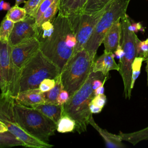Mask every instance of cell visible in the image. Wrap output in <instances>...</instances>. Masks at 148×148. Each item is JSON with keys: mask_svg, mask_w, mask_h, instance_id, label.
Here are the masks:
<instances>
[{"mask_svg": "<svg viewBox=\"0 0 148 148\" xmlns=\"http://www.w3.org/2000/svg\"><path fill=\"white\" fill-rule=\"evenodd\" d=\"M51 35L40 43V51L60 69L72 56L76 45L75 33L69 17L58 14L53 21Z\"/></svg>", "mask_w": 148, "mask_h": 148, "instance_id": "cell-1", "label": "cell"}, {"mask_svg": "<svg viewBox=\"0 0 148 148\" xmlns=\"http://www.w3.org/2000/svg\"><path fill=\"white\" fill-rule=\"evenodd\" d=\"M105 75L101 72L90 73L84 84L72 95L68 101L62 105V115H66L73 119L76 123L75 131L81 134L86 131L92 113L90 109V104L95 96L92 83L96 79H105Z\"/></svg>", "mask_w": 148, "mask_h": 148, "instance_id": "cell-2", "label": "cell"}, {"mask_svg": "<svg viewBox=\"0 0 148 148\" xmlns=\"http://www.w3.org/2000/svg\"><path fill=\"white\" fill-rule=\"evenodd\" d=\"M60 73L61 69L39 50L21 70L19 92L37 88L43 80L56 79Z\"/></svg>", "mask_w": 148, "mask_h": 148, "instance_id": "cell-3", "label": "cell"}, {"mask_svg": "<svg viewBox=\"0 0 148 148\" xmlns=\"http://www.w3.org/2000/svg\"><path fill=\"white\" fill-rule=\"evenodd\" d=\"M14 110L20 125L31 135L49 143V138L54 135L56 124L32 107L14 102Z\"/></svg>", "mask_w": 148, "mask_h": 148, "instance_id": "cell-4", "label": "cell"}, {"mask_svg": "<svg viewBox=\"0 0 148 148\" xmlns=\"http://www.w3.org/2000/svg\"><path fill=\"white\" fill-rule=\"evenodd\" d=\"M121 46L123 53L120 58L119 71L123 81L125 98L130 99L132 90V65L136 57L137 44L139 39L131 29L130 20L127 14L121 18Z\"/></svg>", "mask_w": 148, "mask_h": 148, "instance_id": "cell-5", "label": "cell"}, {"mask_svg": "<svg viewBox=\"0 0 148 148\" xmlns=\"http://www.w3.org/2000/svg\"><path fill=\"white\" fill-rule=\"evenodd\" d=\"M94 60L86 49L72 55L60 73L64 88L72 95L86 82L92 71Z\"/></svg>", "mask_w": 148, "mask_h": 148, "instance_id": "cell-6", "label": "cell"}, {"mask_svg": "<svg viewBox=\"0 0 148 148\" xmlns=\"http://www.w3.org/2000/svg\"><path fill=\"white\" fill-rule=\"evenodd\" d=\"M15 99L8 93L0 94V121L7 127L8 131L20 139L24 147L32 148H50L53 145L42 142L28 133L17 121L14 110Z\"/></svg>", "mask_w": 148, "mask_h": 148, "instance_id": "cell-7", "label": "cell"}, {"mask_svg": "<svg viewBox=\"0 0 148 148\" xmlns=\"http://www.w3.org/2000/svg\"><path fill=\"white\" fill-rule=\"evenodd\" d=\"M131 0H114L97 23L84 49L94 60L97 50L113 24L125 14Z\"/></svg>", "mask_w": 148, "mask_h": 148, "instance_id": "cell-8", "label": "cell"}, {"mask_svg": "<svg viewBox=\"0 0 148 148\" xmlns=\"http://www.w3.org/2000/svg\"><path fill=\"white\" fill-rule=\"evenodd\" d=\"M112 2L97 12L91 14L82 13L69 17L73 25L76 40L72 55L84 49L97 23Z\"/></svg>", "mask_w": 148, "mask_h": 148, "instance_id": "cell-9", "label": "cell"}, {"mask_svg": "<svg viewBox=\"0 0 148 148\" xmlns=\"http://www.w3.org/2000/svg\"><path fill=\"white\" fill-rule=\"evenodd\" d=\"M0 63L5 90L14 97L19 92L20 73L14 66L11 57V46L9 42H0Z\"/></svg>", "mask_w": 148, "mask_h": 148, "instance_id": "cell-10", "label": "cell"}, {"mask_svg": "<svg viewBox=\"0 0 148 148\" xmlns=\"http://www.w3.org/2000/svg\"><path fill=\"white\" fill-rule=\"evenodd\" d=\"M40 50V42L37 38H32L11 46L12 62L20 73L25 63Z\"/></svg>", "mask_w": 148, "mask_h": 148, "instance_id": "cell-11", "label": "cell"}, {"mask_svg": "<svg viewBox=\"0 0 148 148\" xmlns=\"http://www.w3.org/2000/svg\"><path fill=\"white\" fill-rule=\"evenodd\" d=\"M38 34L39 28L36 25L35 18L27 15L24 20L14 23L9 43L13 46L25 40L37 38Z\"/></svg>", "mask_w": 148, "mask_h": 148, "instance_id": "cell-12", "label": "cell"}, {"mask_svg": "<svg viewBox=\"0 0 148 148\" xmlns=\"http://www.w3.org/2000/svg\"><path fill=\"white\" fill-rule=\"evenodd\" d=\"M121 37V18L117 20L108 30L103 38L102 43L104 45L105 51L114 53L120 45Z\"/></svg>", "mask_w": 148, "mask_h": 148, "instance_id": "cell-13", "label": "cell"}, {"mask_svg": "<svg viewBox=\"0 0 148 148\" xmlns=\"http://www.w3.org/2000/svg\"><path fill=\"white\" fill-rule=\"evenodd\" d=\"M15 101L23 105L34 107L46 103L43 92L39 88L27 90L19 92L14 97Z\"/></svg>", "mask_w": 148, "mask_h": 148, "instance_id": "cell-14", "label": "cell"}, {"mask_svg": "<svg viewBox=\"0 0 148 148\" xmlns=\"http://www.w3.org/2000/svg\"><path fill=\"white\" fill-rule=\"evenodd\" d=\"M119 65L115 62L113 53L104 51L103 53L94 62L92 71L101 72L103 75H107L109 71L111 70L119 71Z\"/></svg>", "mask_w": 148, "mask_h": 148, "instance_id": "cell-15", "label": "cell"}, {"mask_svg": "<svg viewBox=\"0 0 148 148\" xmlns=\"http://www.w3.org/2000/svg\"><path fill=\"white\" fill-rule=\"evenodd\" d=\"M88 0H60L58 14L71 17L83 12Z\"/></svg>", "mask_w": 148, "mask_h": 148, "instance_id": "cell-16", "label": "cell"}, {"mask_svg": "<svg viewBox=\"0 0 148 148\" xmlns=\"http://www.w3.org/2000/svg\"><path fill=\"white\" fill-rule=\"evenodd\" d=\"M89 124L96 130L99 135L103 138L105 142V145L107 147L109 148H122L124 145L122 143L119 135H116L109 132L108 131L101 128L94 121L93 117L90 120Z\"/></svg>", "mask_w": 148, "mask_h": 148, "instance_id": "cell-17", "label": "cell"}, {"mask_svg": "<svg viewBox=\"0 0 148 148\" xmlns=\"http://www.w3.org/2000/svg\"><path fill=\"white\" fill-rule=\"evenodd\" d=\"M33 108L51 120L56 124L57 123L58 120L62 116V105L45 103Z\"/></svg>", "mask_w": 148, "mask_h": 148, "instance_id": "cell-18", "label": "cell"}, {"mask_svg": "<svg viewBox=\"0 0 148 148\" xmlns=\"http://www.w3.org/2000/svg\"><path fill=\"white\" fill-rule=\"evenodd\" d=\"M119 136L121 139L132 143L133 145H135L140 141L148 140V127L131 133H123L120 132Z\"/></svg>", "mask_w": 148, "mask_h": 148, "instance_id": "cell-19", "label": "cell"}, {"mask_svg": "<svg viewBox=\"0 0 148 148\" xmlns=\"http://www.w3.org/2000/svg\"><path fill=\"white\" fill-rule=\"evenodd\" d=\"M64 88L63 85L61 80L60 74L56 78V84L50 90L43 92V97L46 103L51 104L57 105V97L61 91Z\"/></svg>", "mask_w": 148, "mask_h": 148, "instance_id": "cell-20", "label": "cell"}, {"mask_svg": "<svg viewBox=\"0 0 148 148\" xmlns=\"http://www.w3.org/2000/svg\"><path fill=\"white\" fill-rule=\"evenodd\" d=\"M24 146V143L9 131L0 132V147Z\"/></svg>", "mask_w": 148, "mask_h": 148, "instance_id": "cell-21", "label": "cell"}, {"mask_svg": "<svg viewBox=\"0 0 148 148\" xmlns=\"http://www.w3.org/2000/svg\"><path fill=\"white\" fill-rule=\"evenodd\" d=\"M76 123L75 120L66 115H62L56 124V130L60 133L75 131Z\"/></svg>", "mask_w": 148, "mask_h": 148, "instance_id": "cell-22", "label": "cell"}, {"mask_svg": "<svg viewBox=\"0 0 148 148\" xmlns=\"http://www.w3.org/2000/svg\"><path fill=\"white\" fill-rule=\"evenodd\" d=\"M60 1V0H54L51 5L46 9L37 24V26L38 27L45 23L53 22L59 10Z\"/></svg>", "mask_w": 148, "mask_h": 148, "instance_id": "cell-23", "label": "cell"}, {"mask_svg": "<svg viewBox=\"0 0 148 148\" xmlns=\"http://www.w3.org/2000/svg\"><path fill=\"white\" fill-rule=\"evenodd\" d=\"M113 1L114 0H88L83 13L91 14L97 12L102 10Z\"/></svg>", "mask_w": 148, "mask_h": 148, "instance_id": "cell-24", "label": "cell"}, {"mask_svg": "<svg viewBox=\"0 0 148 148\" xmlns=\"http://www.w3.org/2000/svg\"><path fill=\"white\" fill-rule=\"evenodd\" d=\"M14 25V22L8 19L6 17L3 18L0 25V42H9Z\"/></svg>", "mask_w": 148, "mask_h": 148, "instance_id": "cell-25", "label": "cell"}, {"mask_svg": "<svg viewBox=\"0 0 148 148\" xmlns=\"http://www.w3.org/2000/svg\"><path fill=\"white\" fill-rule=\"evenodd\" d=\"M27 16V12L24 8L15 5L8 10L5 17L15 23L24 20Z\"/></svg>", "mask_w": 148, "mask_h": 148, "instance_id": "cell-26", "label": "cell"}, {"mask_svg": "<svg viewBox=\"0 0 148 148\" xmlns=\"http://www.w3.org/2000/svg\"><path fill=\"white\" fill-rule=\"evenodd\" d=\"M45 0H27L25 1L24 8L27 15L35 18L38 10Z\"/></svg>", "mask_w": 148, "mask_h": 148, "instance_id": "cell-27", "label": "cell"}, {"mask_svg": "<svg viewBox=\"0 0 148 148\" xmlns=\"http://www.w3.org/2000/svg\"><path fill=\"white\" fill-rule=\"evenodd\" d=\"M143 61V58L140 57H136L134 60L132 65V80L131 84V89L133 88L134 83L139 75L142 64Z\"/></svg>", "mask_w": 148, "mask_h": 148, "instance_id": "cell-28", "label": "cell"}, {"mask_svg": "<svg viewBox=\"0 0 148 148\" xmlns=\"http://www.w3.org/2000/svg\"><path fill=\"white\" fill-rule=\"evenodd\" d=\"M136 57H142L144 60L148 59V44L145 41L139 40L137 44Z\"/></svg>", "mask_w": 148, "mask_h": 148, "instance_id": "cell-29", "label": "cell"}, {"mask_svg": "<svg viewBox=\"0 0 148 148\" xmlns=\"http://www.w3.org/2000/svg\"><path fill=\"white\" fill-rule=\"evenodd\" d=\"M56 84V79L47 78L43 80L39 85V89L42 92L50 90Z\"/></svg>", "mask_w": 148, "mask_h": 148, "instance_id": "cell-30", "label": "cell"}, {"mask_svg": "<svg viewBox=\"0 0 148 148\" xmlns=\"http://www.w3.org/2000/svg\"><path fill=\"white\" fill-rule=\"evenodd\" d=\"M54 1V0H45L39 6L36 17H35V20H36V25L38 23L41 17L42 16L44 12L46 10V9L51 5V3Z\"/></svg>", "mask_w": 148, "mask_h": 148, "instance_id": "cell-31", "label": "cell"}, {"mask_svg": "<svg viewBox=\"0 0 148 148\" xmlns=\"http://www.w3.org/2000/svg\"><path fill=\"white\" fill-rule=\"evenodd\" d=\"M106 102V95L103 94H100L95 95L92 98L91 103L93 105L103 108Z\"/></svg>", "mask_w": 148, "mask_h": 148, "instance_id": "cell-32", "label": "cell"}, {"mask_svg": "<svg viewBox=\"0 0 148 148\" xmlns=\"http://www.w3.org/2000/svg\"><path fill=\"white\" fill-rule=\"evenodd\" d=\"M69 97L70 95L69 92L64 88L62 89L57 97V105H64L68 101V100L69 98Z\"/></svg>", "mask_w": 148, "mask_h": 148, "instance_id": "cell-33", "label": "cell"}, {"mask_svg": "<svg viewBox=\"0 0 148 148\" xmlns=\"http://www.w3.org/2000/svg\"><path fill=\"white\" fill-rule=\"evenodd\" d=\"M90 109L92 113H98L101 112L102 108H100V107H98V106H97L93 105L92 103H90Z\"/></svg>", "mask_w": 148, "mask_h": 148, "instance_id": "cell-34", "label": "cell"}, {"mask_svg": "<svg viewBox=\"0 0 148 148\" xmlns=\"http://www.w3.org/2000/svg\"><path fill=\"white\" fill-rule=\"evenodd\" d=\"M0 90L1 91V92H3L5 90V86H4V83L2 76V72H1V63H0Z\"/></svg>", "mask_w": 148, "mask_h": 148, "instance_id": "cell-35", "label": "cell"}, {"mask_svg": "<svg viewBox=\"0 0 148 148\" xmlns=\"http://www.w3.org/2000/svg\"><path fill=\"white\" fill-rule=\"evenodd\" d=\"M103 85H104V84H103L100 87H99L97 88H96L95 90H94V95H95V96L97 95L98 94H103V91H104Z\"/></svg>", "mask_w": 148, "mask_h": 148, "instance_id": "cell-36", "label": "cell"}, {"mask_svg": "<svg viewBox=\"0 0 148 148\" xmlns=\"http://www.w3.org/2000/svg\"><path fill=\"white\" fill-rule=\"evenodd\" d=\"M114 53H115L116 55L119 58H121V57L122 56L123 53V49H122V48H121V45H119V46H118V47L117 48V49H116V50L115 51Z\"/></svg>", "mask_w": 148, "mask_h": 148, "instance_id": "cell-37", "label": "cell"}, {"mask_svg": "<svg viewBox=\"0 0 148 148\" xmlns=\"http://www.w3.org/2000/svg\"><path fill=\"white\" fill-rule=\"evenodd\" d=\"M6 131H8L6 126L2 121H0V132H3Z\"/></svg>", "mask_w": 148, "mask_h": 148, "instance_id": "cell-38", "label": "cell"}, {"mask_svg": "<svg viewBox=\"0 0 148 148\" xmlns=\"http://www.w3.org/2000/svg\"><path fill=\"white\" fill-rule=\"evenodd\" d=\"M25 2V0H15V5H19L22 3Z\"/></svg>", "mask_w": 148, "mask_h": 148, "instance_id": "cell-39", "label": "cell"}, {"mask_svg": "<svg viewBox=\"0 0 148 148\" xmlns=\"http://www.w3.org/2000/svg\"><path fill=\"white\" fill-rule=\"evenodd\" d=\"M146 71L147 72V84H148V59L146 60Z\"/></svg>", "mask_w": 148, "mask_h": 148, "instance_id": "cell-40", "label": "cell"}, {"mask_svg": "<svg viewBox=\"0 0 148 148\" xmlns=\"http://www.w3.org/2000/svg\"><path fill=\"white\" fill-rule=\"evenodd\" d=\"M145 42H146V43H148V38L145 40Z\"/></svg>", "mask_w": 148, "mask_h": 148, "instance_id": "cell-41", "label": "cell"}, {"mask_svg": "<svg viewBox=\"0 0 148 148\" xmlns=\"http://www.w3.org/2000/svg\"><path fill=\"white\" fill-rule=\"evenodd\" d=\"M2 1V0H0V2H1Z\"/></svg>", "mask_w": 148, "mask_h": 148, "instance_id": "cell-42", "label": "cell"}, {"mask_svg": "<svg viewBox=\"0 0 148 148\" xmlns=\"http://www.w3.org/2000/svg\"><path fill=\"white\" fill-rule=\"evenodd\" d=\"M147 43V44H148V43Z\"/></svg>", "mask_w": 148, "mask_h": 148, "instance_id": "cell-43", "label": "cell"}]
</instances>
